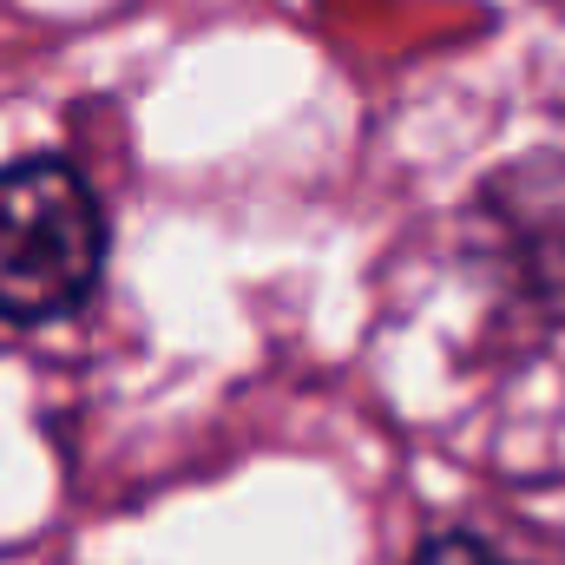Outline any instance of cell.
I'll return each mask as SVG.
<instances>
[{
  "mask_svg": "<svg viewBox=\"0 0 565 565\" xmlns=\"http://www.w3.org/2000/svg\"><path fill=\"white\" fill-rule=\"evenodd\" d=\"M106 270V211L66 158L0 171V322H60Z\"/></svg>",
  "mask_w": 565,
  "mask_h": 565,
  "instance_id": "cell-1",
  "label": "cell"
},
{
  "mask_svg": "<svg viewBox=\"0 0 565 565\" xmlns=\"http://www.w3.org/2000/svg\"><path fill=\"white\" fill-rule=\"evenodd\" d=\"M415 565H513V559H507V553H493V546H487V540H473V533H447V540H427Z\"/></svg>",
  "mask_w": 565,
  "mask_h": 565,
  "instance_id": "cell-2",
  "label": "cell"
}]
</instances>
